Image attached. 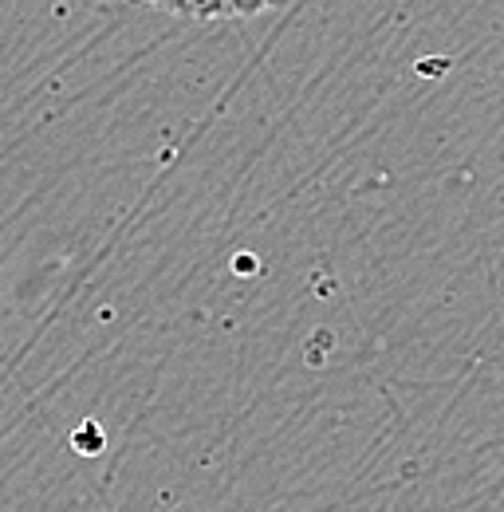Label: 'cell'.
Segmentation results:
<instances>
[{
  "label": "cell",
  "mask_w": 504,
  "mask_h": 512,
  "mask_svg": "<svg viewBox=\"0 0 504 512\" xmlns=\"http://www.w3.org/2000/svg\"><path fill=\"white\" fill-rule=\"evenodd\" d=\"M142 4L186 16V20H245L256 12L280 8L284 0H142Z\"/></svg>",
  "instance_id": "6da1fadb"
}]
</instances>
